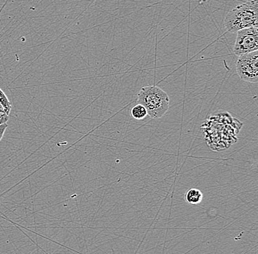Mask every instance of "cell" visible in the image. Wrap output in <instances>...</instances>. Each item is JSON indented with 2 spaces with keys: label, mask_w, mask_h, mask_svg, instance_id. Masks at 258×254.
I'll return each instance as SVG.
<instances>
[{
  "label": "cell",
  "mask_w": 258,
  "mask_h": 254,
  "mask_svg": "<svg viewBox=\"0 0 258 254\" xmlns=\"http://www.w3.org/2000/svg\"><path fill=\"white\" fill-rule=\"evenodd\" d=\"M0 105L4 108L6 113L10 116L11 108H12V105H11V103L10 101V100L8 99L7 95L5 93V92L3 91L1 88H0Z\"/></svg>",
  "instance_id": "cell-7"
},
{
  "label": "cell",
  "mask_w": 258,
  "mask_h": 254,
  "mask_svg": "<svg viewBox=\"0 0 258 254\" xmlns=\"http://www.w3.org/2000/svg\"><path fill=\"white\" fill-rule=\"evenodd\" d=\"M137 103L145 107L150 117L159 119L168 111L169 98L160 87L145 86L139 92Z\"/></svg>",
  "instance_id": "cell-2"
},
{
  "label": "cell",
  "mask_w": 258,
  "mask_h": 254,
  "mask_svg": "<svg viewBox=\"0 0 258 254\" xmlns=\"http://www.w3.org/2000/svg\"><path fill=\"white\" fill-rule=\"evenodd\" d=\"M8 127L7 123L0 125V141H1L2 138H3V135H4L5 132H6Z\"/></svg>",
  "instance_id": "cell-9"
},
{
  "label": "cell",
  "mask_w": 258,
  "mask_h": 254,
  "mask_svg": "<svg viewBox=\"0 0 258 254\" xmlns=\"http://www.w3.org/2000/svg\"><path fill=\"white\" fill-rule=\"evenodd\" d=\"M9 115L7 114L6 112L5 111L3 106L0 105V125L6 124L8 122V119H9Z\"/></svg>",
  "instance_id": "cell-8"
},
{
  "label": "cell",
  "mask_w": 258,
  "mask_h": 254,
  "mask_svg": "<svg viewBox=\"0 0 258 254\" xmlns=\"http://www.w3.org/2000/svg\"><path fill=\"white\" fill-rule=\"evenodd\" d=\"M131 114H132V117L136 120H143L147 117V116H148V112L145 107L140 104L132 108Z\"/></svg>",
  "instance_id": "cell-6"
},
{
  "label": "cell",
  "mask_w": 258,
  "mask_h": 254,
  "mask_svg": "<svg viewBox=\"0 0 258 254\" xmlns=\"http://www.w3.org/2000/svg\"><path fill=\"white\" fill-rule=\"evenodd\" d=\"M224 24L227 31L232 33L258 27V0H248L233 8L227 13Z\"/></svg>",
  "instance_id": "cell-1"
},
{
  "label": "cell",
  "mask_w": 258,
  "mask_h": 254,
  "mask_svg": "<svg viewBox=\"0 0 258 254\" xmlns=\"http://www.w3.org/2000/svg\"><path fill=\"white\" fill-rule=\"evenodd\" d=\"M258 49V27H249L237 32L234 54L240 57Z\"/></svg>",
  "instance_id": "cell-4"
},
{
  "label": "cell",
  "mask_w": 258,
  "mask_h": 254,
  "mask_svg": "<svg viewBox=\"0 0 258 254\" xmlns=\"http://www.w3.org/2000/svg\"><path fill=\"white\" fill-rule=\"evenodd\" d=\"M236 72L240 79L250 83L258 82V52L243 55L238 58Z\"/></svg>",
  "instance_id": "cell-3"
},
{
  "label": "cell",
  "mask_w": 258,
  "mask_h": 254,
  "mask_svg": "<svg viewBox=\"0 0 258 254\" xmlns=\"http://www.w3.org/2000/svg\"><path fill=\"white\" fill-rule=\"evenodd\" d=\"M203 198V193L201 190H198V189H190L185 194V201L190 205H198L201 203Z\"/></svg>",
  "instance_id": "cell-5"
}]
</instances>
